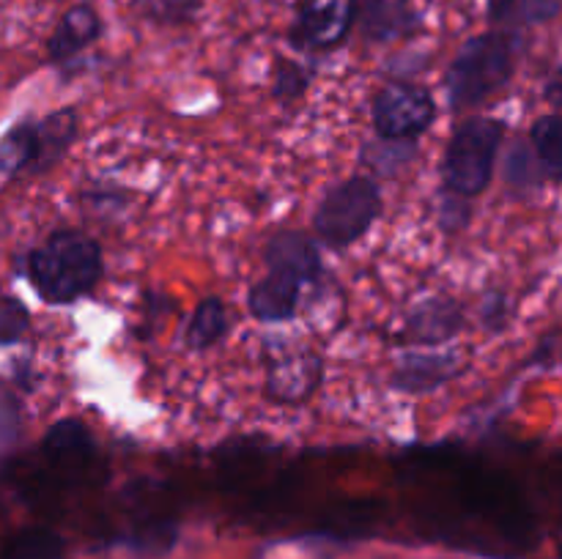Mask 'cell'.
I'll use <instances>...</instances> for the list:
<instances>
[{"label":"cell","mask_w":562,"mask_h":559,"mask_svg":"<svg viewBox=\"0 0 562 559\" xmlns=\"http://www.w3.org/2000/svg\"><path fill=\"white\" fill-rule=\"evenodd\" d=\"M307 85H311V71H307L305 66L296 64V60H278V71H274V96H278L280 102H294V99H300L302 93L307 91Z\"/></svg>","instance_id":"44dd1931"},{"label":"cell","mask_w":562,"mask_h":559,"mask_svg":"<svg viewBox=\"0 0 562 559\" xmlns=\"http://www.w3.org/2000/svg\"><path fill=\"white\" fill-rule=\"evenodd\" d=\"M267 274L250 288V312L263 323H280L296 316L302 288L322 277L318 247L296 230L272 236L263 250Z\"/></svg>","instance_id":"6da1fadb"},{"label":"cell","mask_w":562,"mask_h":559,"mask_svg":"<svg viewBox=\"0 0 562 559\" xmlns=\"http://www.w3.org/2000/svg\"><path fill=\"white\" fill-rule=\"evenodd\" d=\"M371 113L382 140H415L437 118V102L426 88L390 82L376 93Z\"/></svg>","instance_id":"8992f818"},{"label":"cell","mask_w":562,"mask_h":559,"mask_svg":"<svg viewBox=\"0 0 562 559\" xmlns=\"http://www.w3.org/2000/svg\"><path fill=\"white\" fill-rule=\"evenodd\" d=\"M467 316L456 299H426L409 312L406 340L415 345H439L464 329Z\"/></svg>","instance_id":"9c48e42d"},{"label":"cell","mask_w":562,"mask_h":559,"mask_svg":"<svg viewBox=\"0 0 562 559\" xmlns=\"http://www.w3.org/2000/svg\"><path fill=\"white\" fill-rule=\"evenodd\" d=\"M560 11V0H492L488 16L494 25L514 27L525 22H547Z\"/></svg>","instance_id":"ac0fdd59"},{"label":"cell","mask_w":562,"mask_h":559,"mask_svg":"<svg viewBox=\"0 0 562 559\" xmlns=\"http://www.w3.org/2000/svg\"><path fill=\"white\" fill-rule=\"evenodd\" d=\"M382 212V192L368 175H355L327 192L316 212V233L329 247H349L371 230Z\"/></svg>","instance_id":"5b68a950"},{"label":"cell","mask_w":562,"mask_h":559,"mask_svg":"<svg viewBox=\"0 0 562 559\" xmlns=\"http://www.w3.org/2000/svg\"><path fill=\"white\" fill-rule=\"evenodd\" d=\"M64 540L49 529H22L3 548V559H60Z\"/></svg>","instance_id":"d6986e66"},{"label":"cell","mask_w":562,"mask_h":559,"mask_svg":"<svg viewBox=\"0 0 562 559\" xmlns=\"http://www.w3.org/2000/svg\"><path fill=\"white\" fill-rule=\"evenodd\" d=\"M99 33H102V20H99L97 9L88 3L71 5V9L58 20L53 36H49L47 42L49 60H55V64H66V60L80 55L86 47H91V44L99 38Z\"/></svg>","instance_id":"8fae6325"},{"label":"cell","mask_w":562,"mask_h":559,"mask_svg":"<svg viewBox=\"0 0 562 559\" xmlns=\"http://www.w3.org/2000/svg\"><path fill=\"white\" fill-rule=\"evenodd\" d=\"M31 327L27 307L14 296H0V345H11Z\"/></svg>","instance_id":"7402d4cb"},{"label":"cell","mask_w":562,"mask_h":559,"mask_svg":"<svg viewBox=\"0 0 562 559\" xmlns=\"http://www.w3.org/2000/svg\"><path fill=\"white\" fill-rule=\"evenodd\" d=\"M508 310H510L508 299H505L503 294H497V290H492V294L483 299L481 318L488 329H503L505 321H508Z\"/></svg>","instance_id":"cb8c5ba5"},{"label":"cell","mask_w":562,"mask_h":559,"mask_svg":"<svg viewBox=\"0 0 562 559\" xmlns=\"http://www.w3.org/2000/svg\"><path fill=\"white\" fill-rule=\"evenodd\" d=\"M514 33H483L459 49L448 71V96L453 107H472L497 93L516 69Z\"/></svg>","instance_id":"3957f363"},{"label":"cell","mask_w":562,"mask_h":559,"mask_svg":"<svg viewBox=\"0 0 562 559\" xmlns=\"http://www.w3.org/2000/svg\"><path fill=\"white\" fill-rule=\"evenodd\" d=\"M322 381V360L313 351H296V354L278 356L269 367V395L283 403L305 400Z\"/></svg>","instance_id":"30bf717a"},{"label":"cell","mask_w":562,"mask_h":559,"mask_svg":"<svg viewBox=\"0 0 562 559\" xmlns=\"http://www.w3.org/2000/svg\"><path fill=\"white\" fill-rule=\"evenodd\" d=\"M27 277L47 305H71L102 277V250L80 230H58L31 250Z\"/></svg>","instance_id":"7a4b0ae2"},{"label":"cell","mask_w":562,"mask_h":559,"mask_svg":"<svg viewBox=\"0 0 562 559\" xmlns=\"http://www.w3.org/2000/svg\"><path fill=\"white\" fill-rule=\"evenodd\" d=\"M357 11L362 36L373 44L398 42L420 31V14L409 0H362Z\"/></svg>","instance_id":"ba28073f"},{"label":"cell","mask_w":562,"mask_h":559,"mask_svg":"<svg viewBox=\"0 0 562 559\" xmlns=\"http://www.w3.org/2000/svg\"><path fill=\"white\" fill-rule=\"evenodd\" d=\"M532 151H536V162L549 179L558 181L562 173V126L558 113L541 115L530 129Z\"/></svg>","instance_id":"e0dca14e"},{"label":"cell","mask_w":562,"mask_h":559,"mask_svg":"<svg viewBox=\"0 0 562 559\" xmlns=\"http://www.w3.org/2000/svg\"><path fill=\"white\" fill-rule=\"evenodd\" d=\"M203 0H137V11L157 25H184L198 14Z\"/></svg>","instance_id":"ffe728a7"},{"label":"cell","mask_w":562,"mask_h":559,"mask_svg":"<svg viewBox=\"0 0 562 559\" xmlns=\"http://www.w3.org/2000/svg\"><path fill=\"white\" fill-rule=\"evenodd\" d=\"M228 312H225V305L217 299V296H209L192 312L190 323H187L184 343L190 351H206L212 345H217L220 340L228 334Z\"/></svg>","instance_id":"5bb4252c"},{"label":"cell","mask_w":562,"mask_h":559,"mask_svg":"<svg viewBox=\"0 0 562 559\" xmlns=\"http://www.w3.org/2000/svg\"><path fill=\"white\" fill-rule=\"evenodd\" d=\"M77 126L80 121H77L75 107L55 110L47 118L36 121V162L31 173H44L64 159V153L75 142Z\"/></svg>","instance_id":"4fadbf2b"},{"label":"cell","mask_w":562,"mask_h":559,"mask_svg":"<svg viewBox=\"0 0 562 559\" xmlns=\"http://www.w3.org/2000/svg\"><path fill=\"white\" fill-rule=\"evenodd\" d=\"M461 370L456 354H409L398 362L393 373V387L404 392H428L448 384Z\"/></svg>","instance_id":"7c38bea8"},{"label":"cell","mask_w":562,"mask_h":559,"mask_svg":"<svg viewBox=\"0 0 562 559\" xmlns=\"http://www.w3.org/2000/svg\"><path fill=\"white\" fill-rule=\"evenodd\" d=\"M554 351H558V332H552L541 345H538L536 360L547 362V365H554Z\"/></svg>","instance_id":"d4e9b609"},{"label":"cell","mask_w":562,"mask_h":559,"mask_svg":"<svg viewBox=\"0 0 562 559\" xmlns=\"http://www.w3.org/2000/svg\"><path fill=\"white\" fill-rule=\"evenodd\" d=\"M42 447L49 460L66 464V460L88 458L93 449V442H91V433H88V427L82 425V422L60 420L55 422V425H49Z\"/></svg>","instance_id":"2e32d148"},{"label":"cell","mask_w":562,"mask_h":559,"mask_svg":"<svg viewBox=\"0 0 562 559\" xmlns=\"http://www.w3.org/2000/svg\"><path fill=\"white\" fill-rule=\"evenodd\" d=\"M503 124L494 118H472L456 129L445 153V184L459 197H477L494 175Z\"/></svg>","instance_id":"277c9868"},{"label":"cell","mask_w":562,"mask_h":559,"mask_svg":"<svg viewBox=\"0 0 562 559\" xmlns=\"http://www.w3.org/2000/svg\"><path fill=\"white\" fill-rule=\"evenodd\" d=\"M36 162V124L11 126L0 140V184L20 175L22 170H33Z\"/></svg>","instance_id":"9a60e30c"},{"label":"cell","mask_w":562,"mask_h":559,"mask_svg":"<svg viewBox=\"0 0 562 559\" xmlns=\"http://www.w3.org/2000/svg\"><path fill=\"white\" fill-rule=\"evenodd\" d=\"M20 431V409L11 395V389L0 381V449L9 447Z\"/></svg>","instance_id":"603a6c76"},{"label":"cell","mask_w":562,"mask_h":559,"mask_svg":"<svg viewBox=\"0 0 562 559\" xmlns=\"http://www.w3.org/2000/svg\"><path fill=\"white\" fill-rule=\"evenodd\" d=\"M357 20V0H300L291 42L300 49H333L349 36Z\"/></svg>","instance_id":"52a82bcc"}]
</instances>
